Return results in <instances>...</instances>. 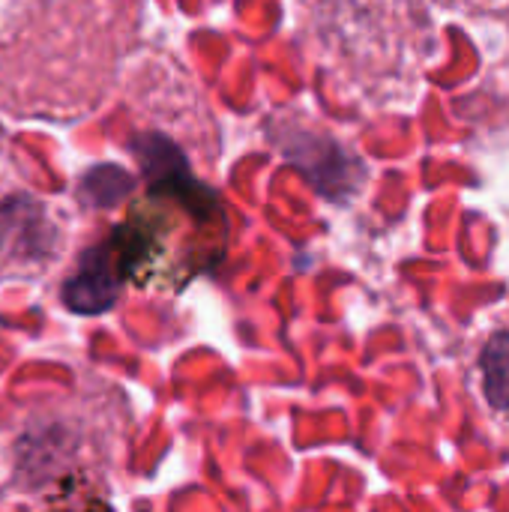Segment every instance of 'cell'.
I'll return each mask as SVG.
<instances>
[{"label": "cell", "mask_w": 509, "mask_h": 512, "mask_svg": "<svg viewBox=\"0 0 509 512\" xmlns=\"http://www.w3.org/2000/svg\"><path fill=\"white\" fill-rule=\"evenodd\" d=\"M120 288H123V276L117 273V267L102 243L81 255L78 273L63 285V303L81 315H99L117 303Z\"/></svg>", "instance_id": "obj_1"}, {"label": "cell", "mask_w": 509, "mask_h": 512, "mask_svg": "<svg viewBox=\"0 0 509 512\" xmlns=\"http://www.w3.org/2000/svg\"><path fill=\"white\" fill-rule=\"evenodd\" d=\"M486 396L498 411H509V333H495L480 357Z\"/></svg>", "instance_id": "obj_2"}, {"label": "cell", "mask_w": 509, "mask_h": 512, "mask_svg": "<svg viewBox=\"0 0 509 512\" xmlns=\"http://www.w3.org/2000/svg\"><path fill=\"white\" fill-rule=\"evenodd\" d=\"M132 189V177L114 165H105L99 171H90L81 183V192L87 198V204H114L120 195H126Z\"/></svg>", "instance_id": "obj_3"}]
</instances>
